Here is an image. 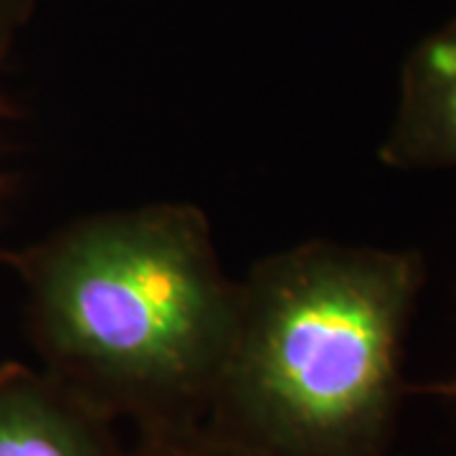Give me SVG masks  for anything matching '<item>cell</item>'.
<instances>
[{
  "mask_svg": "<svg viewBox=\"0 0 456 456\" xmlns=\"http://www.w3.org/2000/svg\"><path fill=\"white\" fill-rule=\"evenodd\" d=\"M44 370L114 421L203 424L224 370L239 281L208 218L150 203L71 221L8 254Z\"/></svg>",
  "mask_w": 456,
  "mask_h": 456,
  "instance_id": "1",
  "label": "cell"
},
{
  "mask_svg": "<svg viewBox=\"0 0 456 456\" xmlns=\"http://www.w3.org/2000/svg\"><path fill=\"white\" fill-rule=\"evenodd\" d=\"M424 279L419 251L307 241L261 259L203 426L244 456H386Z\"/></svg>",
  "mask_w": 456,
  "mask_h": 456,
  "instance_id": "2",
  "label": "cell"
},
{
  "mask_svg": "<svg viewBox=\"0 0 456 456\" xmlns=\"http://www.w3.org/2000/svg\"><path fill=\"white\" fill-rule=\"evenodd\" d=\"M0 456H130L114 419L49 370L0 365Z\"/></svg>",
  "mask_w": 456,
  "mask_h": 456,
  "instance_id": "3",
  "label": "cell"
},
{
  "mask_svg": "<svg viewBox=\"0 0 456 456\" xmlns=\"http://www.w3.org/2000/svg\"><path fill=\"white\" fill-rule=\"evenodd\" d=\"M378 158L393 170L456 167V18L408 53Z\"/></svg>",
  "mask_w": 456,
  "mask_h": 456,
  "instance_id": "4",
  "label": "cell"
},
{
  "mask_svg": "<svg viewBox=\"0 0 456 456\" xmlns=\"http://www.w3.org/2000/svg\"><path fill=\"white\" fill-rule=\"evenodd\" d=\"M130 456H244L216 439L203 424L145 426L137 428Z\"/></svg>",
  "mask_w": 456,
  "mask_h": 456,
  "instance_id": "5",
  "label": "cell"
},
{
  "mask_svg": "<svg viewBox=\"0 0 456 456\" xmlns=\"http://www.w3.org/2000/svg\"><path fill=\"white\" fill-rule=\"evenodd\" d=\"M36 0H0V125L13 114V107L5 97V66L16 49L20 33L31 23ZM0 196H3V175H0ZM8 261V254L0 248V264Z\"/></svg>",
  "mask_w": 456,
  "mask_h": 456,
  "instance_id": "6",
  "label": "cell"
},
{
  "mask_svg": "<svg viewBox=\"0 0 456 456\" xmlns=\"http://www.w3.org/2000/svg\"><path fill=\"white\" fill-rule=\"evenodd\" d=\"M426 391L439 393V395H446V398H454L456 401V378L454 380H446V383H439V386H428Z\"/></svg>",
  "mask_w": 456,
  "mask_h": 456,
  "instance_id": "7",
  "label": "cell"
}]
</instances>
